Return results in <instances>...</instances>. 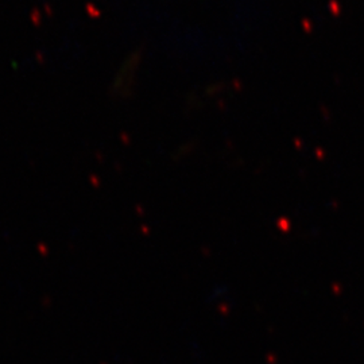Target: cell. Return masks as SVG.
Masks as SVG:
<instances>
[]
</instances>
